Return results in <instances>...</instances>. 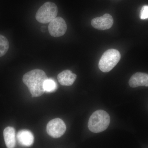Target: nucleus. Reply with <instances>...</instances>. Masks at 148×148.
Masks as SVG:
<instances>
[{"label": "nucleus", "instance_id": "obj_9", "mask_svg": "<svg viewBox=\"0 0 148 148\" xmlns=\"http://www.w3.org/2000/svg\"><path fill=\"white\" fill-rule=\"evenodd\" d=\"M16 139L19 145L24 147H30L34 142V136L32 132L27 130H21L16 135Z\"/></svg>", "mask_w": 148, "mask_h": 148}, {"label": "nucleus", "instance_id": "obj_13", "mask_svg": "<svg viewBox=\"0 0 148 148\" xmlns=\"http://www.w3.org/2000/svg\"><path fill=\"white\" fill-rule=\"evenodd\" d=\"M57 87V84L53 80L47 79L44 83L43 88L46 92H53L56 90Z\"/></svg>", "mask_w": 148, "mask_h": 148}, {"label": "nucleus", "instance_id": "obj_7", "mask_svg": "<svg viewBox=\"0 0 148 148\" xmlns=\"http://www.w3.org/2000/svg\"><path fill=\"white\" fill-rule=\"evenodd\" d=\"M113 23V18L109 14H105L101 17L93 18L91 22L92 27L100 30L110 29L112 26Z\"/></svg>", "mask_w": 148, "mask_h": 148}, {"label": "nucleus", "instance_id": "obj_2", "mask_svg": "<svg viewBox=\"0 0 148 148\" xmlns=\"http://www.w3.org/2000/svg\"><path fill=\"white\" fill-rule=\"evenodd\" d=\"M110 122V118L109 114L103 110H98L90 116L88 127L91 132L99 133L107 129Z\"/></svg>", "mask_w": 148, "mask_h": 148}, {"label": "nucleus", "instance_id": "obj_6", "mask_svg": "<svg viewBox=\"0 0 148 148\" xmlns=\"http://www.w3.org/2000/svg\"><path fill=\"white\" fill-rule=\"evenodd\" d=\"M67 24L64 18L61 17H56L49 22L48 29L51 36L59 37L65 34L67 31Z\"/></svg>", "mask_w": 148, "mask_h": 148}, {"label": "nucleus", "instance_id": "obj_5", "mask_svg": "<svg viewBox=\"0 0 148 148\" xmlns=\"http://www.w3.org/2000/svg\"><path fill=\"white\" fill-rule=\"evenodd\" d=\"M66 126L61 119L51 120L48 123L47 131L48 135L54 138H60L66 132Z\"/></svg>", "mask_w": 148, "mask_h": 148}, {"label": "nucleus", "instance_id": "obj_8", "mask_svg": "<svg viewBox=\"0 0 148 148\" xmlns=\"http://www.w3.org/2000/svg\"><path fill=\"white\" fill-rule=\"evenodd\" d=\"M130 87L135 88L140 86H148V74L143 73L134 74L129 81Z\"/></svg>", "mask_w": 148, "mask_h": 148}, {"label": "nucleus", "instance_id": "obj_11", "mask_svg": "<svg viewBox=\"0 0 148 148\" xmlns=\"http://www.w3.org/2000/svg\"><path fill=\"white\" fill-rule=\"evenodd\" d=\"M3 134L6 147L8 148H14L16 145V133L14 128L10 126L6 127Z\"/></svg>", "mask_w": 148, "mask_h": 148}, {"label": "nucleus", "instance_id": "obj_1", "mask_svg": "<svg viewBox=\"0 0 148 148\" xmlns=\"http://www.w3.org/2000/svg\"><path fill=\"white\" fill-rule=\"evenodd\" d=\"M48 77L45 72L40 69H34L23 76V82L28 87L32 97H39L44 93L43 84Z\"/></svg>", "mask_w": 148, "mask_h": 148}, {"label": "nucleus", "instance_id": "obj_10", "mask_svg": "<svg viewBox=\"0 0 148 148\" xmlns=\"http://www.w3.org/2000/svg\"><path fill=\"white\" fill-rule=\"evenodd\" d=\"M58 82L61 85L65 86H71L77 78L76 74L73 73L70 70H65L58 75Z\"/></svg>", "mask_w": 148, "mask_h": 148}, {"label": "nucleus", "instance_id": "obj_3", "mask_svg": "<svg viewBox=\"0 0 148 148\" xmlns=\"http://www.w3.org/2000/svg\"><path fill=\"white\" fill-rule=\"evenodd\" d=\"M121 58V55L118 50L111 49L106 51L99 61V69L104 73L110 71L119 63Z\"/></svg>", "mask_w": 148, "mask_h": 148}, {"label": "nucleus", "instance_id": "obj_4", "mask_svg": "<svg viewBox=\"0 0 148 148\" xmlns=\"http://www.w3.org/2000/svg\"><path fill=\"white\" fill-rule=\"evenodd\" d=\"M58 9L54 3L47 2L42 5L36 13L37 21L42 24L49 23L57 16Z\"/></svg>", "mask_w": 148, "mask_h": 148}, {"label": "nucleus", "instance_id": "obj_12", "mask_svg": "<svg viewBox=\"0 0 148 148\" xmlns=\"http://www.w3.org/2000/svg\"><path fill=\"white\" fill-rule=\"evenodd\" d=\"M9 48L8 40L2 35H0V57H2L7 52Z\"/></svg>", "mask_w": 148, "mask_h": 148}, {"label": "nucleus", "instance_id": "obj_14", "mask_svg": "<svg viewBox=\"0 0 148 148\" xmlns=\"http://www.w3.org/2000/svg\"><path fill=\"white\" fill-rule=\"evenodd\" d=\"M140 18L141 19H146L148 18V5L143 6L141 9L140 13Z\"/></svg>", "mask_w": 148, "mask_h": 148}]
</instances>
